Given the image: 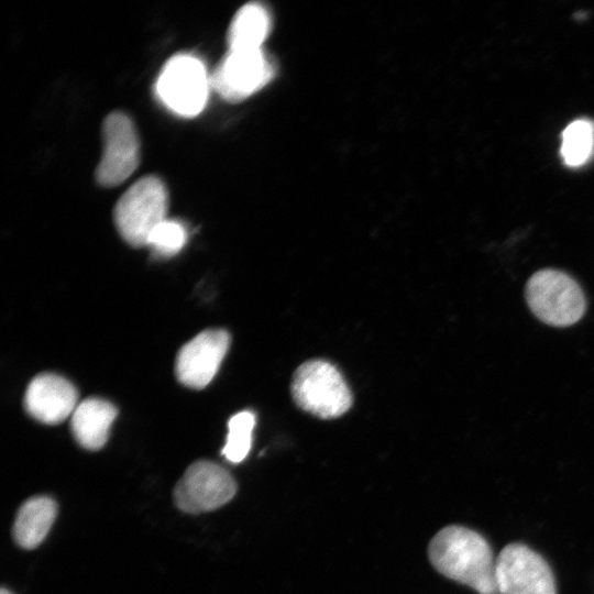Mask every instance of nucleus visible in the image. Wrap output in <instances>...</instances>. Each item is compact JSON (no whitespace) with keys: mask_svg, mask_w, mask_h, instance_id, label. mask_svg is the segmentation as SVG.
Returning <instances> with one entry per match:
<instances>
[{"mask_svg":"<svg viewBox=\"0 0 594 594\" xmlns=\"http://www.w3.org/2000/svg\"><path fill=\"white\" fill-rule=\"evenodd\" d=\"M428 557L446 578L468 585L479 594H499L496 558L480 532L460 525L440 529L431 539Z\"/></svg>","mask_w":594,"mask_h":594,"instance_id":"nucleus-1","label":"nucleus"},{"mask_svg":"<svg viewBox=\"0 0 594 594\" xmlns=\"http://www.w3.org/2000/svg\"><path fill=\"white\" fill-rule=\"evenodd\" d=\"M168 210V193L156 176L138 179L118 200L114 223L122 239L132 246H146L152 231Z\"/></svg>","mask_w":594,"mask_h":594,"instance_id":"nucleus-2","label":"nucleus"},{"mask_svg":"<svg viewBox=\"0 0 594 594\" xmlns=\"http://www.w3.org/2000/svg\"><path fill=\"white\" fill-rule=\"evenodd\" d=\"M292 395L302 410L322 419L345 414L352 405V393L340 371L324 360H310L295 372Z\"/></svg>","mask_w":594,"mask_h":594,"instance_id":"nucleus-3","label":"nucleus"},{"mask_svg":"<svg viewBox=\"0 0 594 594\" xmlns=\"http://www.w3.org/2000/svg\"><path fill=\"white\" fill-rule=\"evenodd\" d=\"M526 299L538 319L554 327L574 324L586 309L579 284L566 273L551 268L538 271L528 279Z\"/></svg>","mask_w":594,"mask_h":594,"instance_id":"nucleus-4","label":"nucleus"},{"mask_svg":"<svg viewBox=\"0 0 594 594\" xmlns=\"http://www.w3.org/2000/svg\"><path fill=\"white\" fill-rule=\"evenodd\" d=\"M210 88V76L204 63L191 54L170 57L154 86L157 99L168 110L185 118H193L204 110Z\"/></svg>","mask_w":594,"mask_h":594,"instance_id":"nucleus-5","label":"nucleus"},{"mask_svg":"<svg viewBox=\"0 0 594 594\" xmlns=\"http://www.w3.org/2000/svg\"><path fill=\"white\" fill-rule=\"evenodd\" d=\"M496 582L499 594H558L548 561L521 542L506 544L497 556Z\"/></svg>","mask_w":594,"mask_h":594,"instance_id":"nucleus-6","label":"nucleus"},{"mask_svg":"<svg viewBox=\"0 0 594 594\" xmlns=\"http://www.w3.org/2000/svg\"><path fill=\"white\" fill-rule=\"evenodd\" d=\"M235 492L232 475L219 464L204 460L186 470L175 487L174 501L183 512L199 514L223 506Z\"/></svg>","mask_w":594,"mask_h":594,"instance_id":"nucleus-7","label":"nucleus"},{"mask_svg":"<svg viewBox=\"0 0 594 594\" xmlns=\"http://www.w3.org/2000/svg\"><path fill=\"white\" fill-rule=\"evenodd\" d=\"M103 153L96 179L103 187L128 179L140 163V143L132 120L123 112H111L102 124Z\"/></svg>","mask_w":594,"mask_h":594,"instance_id":"nucleus-8","label":"nucleus"},{"mask_svg":"<svg viewBox=\"0 0 594 594\" xmlns=\"http://www.w3.org/2000/svg\"><path fill=\"white\" fill-rule=\"evenodd\" d=\"M272 74V65L262 50L229 51L210 75V84L222 98L238 102L262 88Z\"/></svg>","mask_w":594,"mask_h":594,"instance_id":"nucleus-9","label":"nucleus"},{"mask_svg":"<svg viewBox=\"0 0 594 594\" xmlns=\"http://www.w3.org/2000/svg\"><path fill=\"white\" fill-rule=\"evenodd\" d=\"M230 342V333L223 329H208L198 333L182 346L176 356L178 381L195 389L206 387L217 374Z\"/></svg>","mask_w":594,"mask_h":594,"instance_id":"nucleus-10","label":"nucleus"},{"mask_svg":"<svg viewBox=\"0 0 594 594\" xmlns=\"http://www.w3.org/2000/svg\"><path fill=\"white\" fill-rule=\"evenodd\" d=\"M78 404V392L75 386L54 373L35 376L24 396V407L29 415L48 425L64 421L73 415Z\"/></svg>","mask_w":594,"mask_h":594,"instance_id":"nucleus-11","label":"nucleus"},{"mask_svg":"<svg viewBox=\"0 0 594 594\" xmlns=\"http://www.w3.org/2000/svg\"><path fill=\"white\" fill-rule=\"evenodd\" d=\"M117 408L101 398H87L75 408L70 428L76 441L88 450H99L107 442Z\"/></svg>","mask_w":594,"mask_h":594,"instance_id":"nucleus-12","label":"nucleus"},{"mask_svg":"<svg viewBox=\"0 0 594 594\" xmlns=\"http://www.w3.org/2000/svg\"><path fill=\"white\" fill-rule=\"evenodd\" d=\"M56 503L46 496L28 499L19 509L13 537L24 549L36 548L46 537L56 517Z\"/></svg>","mask_w":594,"mask_h":594,"instance_id":"nucleus-13","label":"nucleus"},{"mask_svg":"<svg viewBox=\"0 0 594 594\" xmlns=\"http://www.w3.org/2000/svg\"><path fill=\"white\" fill-rule=\"evenodd\" d=\"M270 26V14L263 6L254 2L245 4L230 24L229 51L261 50Z\"/></svg>","mask_w":594,"mask_h":594,"instance_id":"nucleus-14","label":"nucleus"},{"mask_svg":"<svg viewBox=\"0 0 594 594\" xmlns=\"http://www.w3.org/2000/svg\"><path fill=\"white\" fill-rule=\"evenodd\" d=\"M594 152V122L588 119L572 121L562 131L560 153L566 166L584 165Z\"/></svg>","mask_w":594,"mask_h":594,"instance_id":"nucleus-15","label":"nucleus"},{"mask_svg":"<svg viewBox=\"0 0 594 594\" xmlns=\"http://www.w3.org/2000/svg\"><path fill=\"white\" fill-rule=\"evenodd\" d=\"M255 426V415L251 410H242L228 421V435L222 454L232 463L242 462L252 446V433Z\"/></svg>","mask_w":594,"mask_h":594,"instance_id":"nucleus-16","label":"nucleus"},{"mask_svg":"<svg viewBox=\"0 0 594 594\" xmlns=\"http://www.w3.org/2000/svg\"><path fill=\"white\" fill-rule=\"evenodd\" d=\"M187 240L186 228L176 220L166 219L150 234L147 245L158 256L168 257L177 254Z\"/></svg>","mask_w":594,"mask_h":594,"instance_id":"nucleus-17","label":"nucleus"},{"mask_svg":"<svg viewBox=\"0 0 594 594\" xmlns=\"http://www.w3.org/2000/svg\"><path fill=\"white\" fill-rule=\"evenodd\" d=\"M0 594H12V593L6 588H2Z\"/></svg>","mask_w":594,"mask_h":594,"instance_id":"nucleus-18","label":"nucleus"}]
</instances>
